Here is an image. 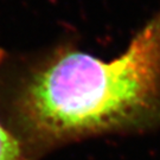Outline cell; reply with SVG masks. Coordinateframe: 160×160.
<instances>
[{
  "instance_id": "1",
  "label": "cell",
  "mask_w": 160,
  "mask_h": 160,
  "mask_svg": "<svg viewBox=\"0 0 160 160\" xmlns=\"http://www.w3.org/2000/svg\"><path fill=\"white\" fill-rule=\"evenodd\" d=\"M0 121L29 160L160 131V10L110 61L72 45L18 65L0 61Z\"/></svg>"
},
{
  "instance_id": "2",
  "label": "cell",
  "mask_w": 160,
  "mask_h": 160,
  "mask_svg": "<svg viewBox=\"0 0 160 160\" xmlns=\"http://www.w3.org/2000/svg\"><path fill=\"white\" fill-rule=\"evenodd\" d=\"M0 160H29L17 140L0 121Z\"/></svg>"
}]
</instances>
